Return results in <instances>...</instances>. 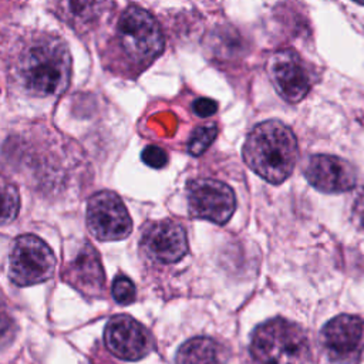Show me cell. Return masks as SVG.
<instances>
[{
    "label": "cell",
    "instance_id": "obj_1",
    "mask_svg": "<svg viewBox=\"0 0 364 364\" xmlns=\"http://www.w3.org/2000/svg\"><path fill=\"white\" fill-rule=\"evenodd\" d=\"M7 70L11 81L27 95H60L70 84L71 54L57 34L28 31L9 51Z\"/></svg>",
    "mask_w": 364,
    "mask_h": 364
},
{
    "label": "cell",
    "instance_id": "obj_2",
    "mask_svg": "<svg viewBox=\"0 0 364 364\" xmlns=\"http://www.w3.org/2000/svg\"><path fill=\"white\" fill-rule=\"evenodd\" d=\"M297 158L299 148L293 131L276 119L257 124L243 145V159L247 166L270 183L287 179Z\"/></svg>",
    "mask_w": 364,
    "mask_h": 364
},
{
    "label": "cell",
    "instance_id": "obj_3",
    "mask_svg": "<svg viewBox=\"0 0 364 364\" xmlns=\"http://www.w3.org/2000/svg\"><path fill=\"white\" fill-rule=\"evenodd\" d=\"M109 43L112 54L119 58V65L135 73L146 68L165 47L156 18L135 4L121 13Z\"/></svg>",
    "mask_w": 364,
    "mask_h": 364
},
{
    "label": "cell",
    "instance_id": "obj_4",
    "mask_svg": "<svg viewBox=\"0 0 364 364\" xmlns=\"http://www.w3.org/2000/svg\"><path fill=\"white\" fill-rule=\"evenodd\" d=\"M250 353L259 364H309L310 346L304 330L286 318H272L252 334Z\"/></svg>",
    "mask_w": 364,
    "mask_h": 364
},
{
    "label": "cell",
    "instance_id": "obj_5",
    "mask_svg": "<svg viewBox=\"0 0 364 364\" xmlns=\"http://www.w3.org/2000/svg\"><path fill=\"white\" fill-rule=\"evenodd\" d=\"M55 267L50 246L36 235L18 236L9 256V277L17 286H33L48 280Z\"/></svg>",
    "mask_w": 364,
    "mask_h": 364
},
{
    "label": "cell",
    "instance_id": "obj_6",
    "mask_svg": "<svg viewBox=\"0 0 364 364\" xmlns=\"http://www.w3.org/2000/svg\"><path fill=\"white\" fill-rule=\"evenodd\" d=\"M85 222L90 233L104 242L125 239L132 229V220L122 199L111 191L97 192L88 199Z\"/></svg>",
    "mask_w": 364,
    "mask_h": 364
},
{
    "label": "cell",
    "instance_id": "obj_7",
    "mask_svg": "<svg viewBox=\"0 0 364 364\" xmlns=\"http://www.w3.org/2000/svg\"><path fill=\"white\" fill-rule=\"evenodd\" d=\"M186 192L189 213L196 219L225 225L236 209V198L232 188L220 181L195 179L189 182Z\"/></svg>",
    "mask_w": 364,
    "mask_h": 364
},
{
    "label": "cell",
    "instance_id": "obj_8",
    "mask_svg": "<svg viewBox=\"0 0 364 364\" xmlns=\"http://www.w3.org/2000/svg\"><path fill=\"white\" fill-rule=\"evenodd\" d=\"M320 338L331 361L353 363L364 351V320L351 314L337 316L323 327Z\"/></svg>",
    "mask_w": 364,
    "mask_h": 364
},
{
    "label": "cell",
    "instance_id": "obj_9",
    "mask_svg": "<svg viewBox=\"0 0 364 364\" xmlns=\"http://www.w3.org/2000/svg\"><path fill=\"white\" fill-rule=\"evenodd\" d=\"M139 246L149 260L162 264L175 263L188 253L186 230L173 219L155 220L144 228Z\"/></svg>",
    "mask_w": 364,
    "mask_h": 364
},
{
    "label": "cell",
    "instance_id": "obj_10",
    "mask_svg": "<svg viewBox=\"0 0 364 364\" xmlns=\"http://www.w3.org/2000/svg\"><path fill=\"white\" fill-rule=\"evenodd\" d=\"M267 70L276 91L287 102L301 101L311 88V71L307 63L293 50L274 53L269 58Z\"/></svg>",
    "mask_w": 364,
    "mask_h": 364
},
{
    "label": "cell",
    "instance_id": "obj_11",
    "mask_svg": "<svg viewBox=\"0 0 364 364\" xmlns=\"http://www.w3.org/2000/svg\"><path fill=\"white\" fill-rule=\"evenodd\" d=\"M104 341L111 354L127 361H136L154 348L149 330L127 314H118L108 320Z\"/></svg>",
    "mask_w": 364,
    "mask_h": 364
},
{
    "label": "cell",
    "instance_id": "obj_12",
    "mask_svg": "<svg viewBox=\"0 0 364 364\" xmlns=\"http://www.w3.org/2000/svg\"><path fill=\"white\" fill-rule=\"evenodd\" d=\"M304 176L311 186L327 193H340L350 191L357 179L354 166L334 155H313L306 168Z\"/></svg>",
    "mask_w": 364,
    "mask_h": 364
},
{
    "label": "cell",
    "instance_id": "obj_13",
    "mask_svg": "<svg viewBox=\"0 0 364 364\" xmlns=\"http://www.w3.org/2000/svg\"><path fill=\"white\" fill-rule=\"evenodd\" d=\"M63 277L84 296L98 297L102 294L105 284L104 270L98 253L90 243H85L67 264Z\"/></svg>",
    "mask_w": 364,
    "mask_h": 364
},
{
    "label": "cell",
    "instance_id": "obj_14",
    "mask_svg": "<svg viewBox=\"0 0 364 364\" xmlns=\"http://www.w3.org/2000/svg\"><path fill=\"white\" fill-rule=\"evenodd\" d=\"M228 348L210 337H193L185 341L175 357L176 364H226Z\"/></svg>",
    "mask_w": 364,
    "mask_h": 364
},
{
    "label": "cell",
    "instance_id": "obj_15",
    "mask_svg": "<svg viewBox=\"0 0 364 364\" xmlns=\"http://www.w3.org/2000/svg\"><path fill=\"white\" fill-rule=\"evenodd\" d=\"M58 6L61 9V17L67 20L68 24L78 28L80 26L87 27L90 24H95L109 4L95 1H68L60 3Z\"/></svg>",
    "mask_w": 364,
    "mask_h": 364
},
{
    "label": "cell",
    "instance_id": "obj_16",
    "mask_svg": "<svg viewBox=\"0 0 364 364\" xmlns=\"http://www.w3.org/2000/svg\"><path fill=\"white\" fill-rule=\"evenodd\" d=\"M20 209L17 188L0 175V226L13 222Z\"/></svg>",
    "mask_w": 364,
    "mask_h": 364
},
{
    "label": "cell",
    "instance_id": "obj_17",
    "mask_svg": "<svg viewBox=\"0 0 364 364\" xmlns=\"http://www.w3.org/2000/svg\"><path fill=\"white\" fill-rule=\"evenodd\" d=\"M218 135V127L215 124H203L196 127L188 141V152L193 156L202 155Z\"/></svg>",
    "mask_w": 364,
    "mask_h": 364
},
{
    "label": "cell",
    "instance_id": "obj_18",
    "mask_svg": "<svg viewBox=\"0 0 364 364\" xmlns=\"http://www.w3.org/2000/svg\"><path fill=\"white\" fill-rule=\"evenodd\" d=\"M111 293L117 303L127 306L135 300L136 289L129 277H127L125 274H117L112 280Z\"/></svg>",
    "mask_w": 364,
    "mask_h": 364
},
{
    "label": "cell",
    "instance_id": "obj_19",
    "mask_svg": "<svg viewBox=\"0 0 364 364\" xmlns=\"http://www.w3.org/2000/svg\"><path fill=\"white\" fill-rule=\"evenodd\" d=\"M17 334L14 318L4 309L0 307V350L9 347Z\"/></svg>",
    "mask_w": 364,
    "mask_h": 364
},
{
    "label": "cell",
    "instance_id": "obj_20",
    "mask_svg": "<svg viewBox=\"0 0 364 364\" xmlns=\"http://www.w3.org/2000/svg\"><path fill=\"white\" fill-rule=\"evenodd\" d=\"M141 158H142V162L145 165H148L149 168H154V169H161L168 162L166 152L158 145L145 146L142 154H141Z\"/></svg>",
    "mask_w": 364,
    "mask_h": 364
},
{
    "label": "cell",
    "instance_id": "obj_21",
    "mask_svg": "<svg viewBox=\"0 0 364 364\" xmlns=\"http://www.w3.org/2000/svg\"><path fill=\"white\" fill-rule=\"evenodd\" d=\"M192 109L193 112L198 115V117H210L212 114L216 112L218 109V102L212 98H206V97H202V98H198L193 101L192 104Z\"/></svg>",
    "mask_w": 364,
    "mask_h": 364
},
{
    "label": "cell",
    "instance_id": "obj_22",
    "mask_svg": "<svg viewBox=\"0 0 364 364\" xmlns=\"http://www.w3.org/2000/svg\"><path fill=\"white\" fill-rule=\"evenodd\" d=\"M353 218L354 222L360 226L364 228V186L361 188L360 193L357 195L354 205H353Z\"/></svg>",
    "mask_w": 364,
    "mask_h": 364
}]
</instances>
